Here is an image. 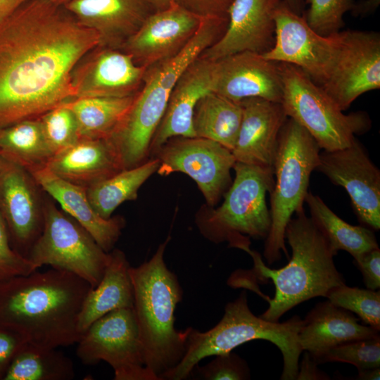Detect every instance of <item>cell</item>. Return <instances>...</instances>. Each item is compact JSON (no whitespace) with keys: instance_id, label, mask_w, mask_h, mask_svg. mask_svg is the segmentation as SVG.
I'll return each mask as SVG.
<instances>
[{"instance_id":"obj_37","label":"cell","mask_w":380,"mask_h":380,"mask_svg":"<svg viewBox=\"0 0 380 380\" xmlns=\"http://www.w3.org/2000/svg\"><path fill=\"white\" fill-rule=\"evenodd\" d=\"M341 362L355 366L359 371L380 367V336L338 345L327 351L320 363Z\"/></svg>"},{"instance_id":"obj_41","label":"cell","mask_w":380,"mask_h":380,"mask_svg":"<svg viewBox=\"0 0 380 380\" xmlns=\"http://www.w3.org/2000/svg\"><path fill=\"white\" fill-rule=\"evenodd\" d=\"M26 343L20 334L0 324V380L4 379L15 355Z\"/></svg>"},{"instance_id":"obj_15","label":"cell","mask_w":380,"mask_h":380,"mask_svg":"<svg viewBox=\"0 0 380 380\" xmlns=\"http://www.w3.org/2000/svg\"><path fill=\"white\" fill-rule=\"evenodd\" d=\"M316 170L346 189L363 226L380 229V171L356 138L346 148L320 151Z\"/></svg>"},{"instance_id":"obj_21","label":"cell","mask_w":380,"mask_h":380,"mask_svg":"<svg viewBox=\"0 0 380 380\" xmlns=\"http://www.w3.org/2000/svg\"><path fill=\"white\" fill-rule=\"evenodd\" d=\"M63 7L99 36V46L120 49L158 11L154 0H71Z\"/></svg>"},{"instance_id":"obj_40","label":"cell","mask_w":380,"mask_h":380,"mask_svg":"<svg viewBox=\"0 0 380 380\" xmlns=\"http://www.w3.org/2000/svg\"><path fill=\"white\" fill-rule=\"evenodd\" d=\"M202 18H228L233 0H171Z\"/></svg>"},{"instance_id":"obj_29","label":"cell","mask_w":380,"mask_h":380,"mask_svg":"<svg viewBox=\"0 0 380 380\" xmlns=\"http://www.w3.org/2000/svg\"><path fill=\"white\" fill-rule=\"evenodd\" d=\"M305 202L310 218L332 250L349 253L354 259L379 248L374 230L365 226L350 224L336 215L318 196L308 191Z\"/></svg>"},{"instance_id":"obj_31","label":"cell","mask_w":380,"mask_h":380,"mask_svg":"<svg viewBox=\"0 0 380 380\" xmlns=\"http://www.w3.org/2000/svg\"><path fill=\"white\" fill-rule=\"evenodd\" d=\"M0 156L30 173L46 166L52 154L38 118L0 129Z\"/></svg>"},{"instance_id":"obj_49","label":"cell","mask_w":380,"mask_h":380,"mask_svg":"<svg viewBox=\"0 0 380 380\" xmlns=\"http://www.w3.org/2000/svg\"><path fill=\"white\" fill-rule=\"evenodd\" d=\"M44 1H49L51 4H53L58 6H63L71 0H44Z\"/></svg>"},{"instance_id":"obj_47","label":"cell","mask_w":380,"mask_h":380,"mask_svg":"<svg viewBox=\"0 0 380 380\" xmlns=\"http://www.w3.org/2000/svg\"><path fill=\"white\" fill-rule=\"evenodd\" d=\"M285 4L294 13L302 15L305 0H284Z\"/></svg>"},{"instance_id":"obj_23","label":"cell","mask_w":380,"mask_h":380,"mask_svg":"<svg viewBox=\"0 0 380 380\" xmlns=\"http://www.w3.org/2000/svg\"><path fill=\"white\" fill-rule=\"evenodd\" d=\"M212 65L213 61L200 56L179 77L152 138L149 156H155L172 137H196L193 127L194 111L199 99L211 91Z\"/></svg>"},{"instance_id":"obj_8","label":"cell","mask_w":380,"mask_h":380,"mask_svg":"<svg viewBox=\"0 0 380 380\" xmlns=\"http://www.w3.org/2000/svg\"><path fill=\"white\" fill-rule=\"evenodd\" d=\"M235 177L224 194L222 205L205 206L196 215L202 234L215 243L228 241L240 248L250 244L249 237L266 239L271 218L266 195L274 187L273 170L236 162Z\"/></svg>"},{"instance_id":"obj_3","label":"cell","mask_w":380,"mask_h":380,"mask_svg":"<svg viewBox=\"0 0 380 380\" xmlns=\"http://www.w3.org/2000/svg\"><path fill=\"white\" fill-rule=\"evenodd\" d=\"M284 239L291 247V258L280 269L266 267L249 246L242 248L252 256L259 279H270L274 286V296L266 298L269 307L260 316L270 322H279L297 305L315 297L326 298L331 289L346 284L334 264L336 253L305 210L289 220Z\"/></svg>"},{"instance_id":"obj_25","label":"cell","mask_w":380,"mask_h":380,"mask_svg":"<svg viewBox=\"0 0 380 380\" xmlns=\"http://www.w3.org/2000/svg\"><path fill=\"white\" fill-rule=\"evenodd\" d=\"M358 321L354 313L329 300L319 303L303 320L298 336L299 344L303 351L320 364L324 354L338 345L379 335V331Z\"/></svg>"},{"instance_id":"obj_32","label":"cell","mask_w":380,"mask_h":380,"mask_svg":"<svg viewBox=\"0 0 380 380\" xmlns=\"http://www.w3.org/2000/svg\"><path fill=\"white\" fill-rule=\"evenodd\" d=\"M157 158L147 160L141 165L124 169L87 189L88 198L96 212L108 219L122 203L134 201L141 185L159 167Z\"/></svg>"},{"instance_id":"obj_10","label":"cell","mask_w":380,"mask_h":380,"mask_svg":"<svg viewBox=\"0 0 380 380\" xmlns=\"http://www.w3.org/2000/svg\"><path fill=\"white\" fill-rule=\"evenodd\" d=\"M41 234L27 258L38 270L43 265L63 270L87 281L92 288L101 280L110 260L92 236L51 200L43 201Z\"/></svg>"},{"instance_id":"obj_36","label":"cell","mask_w":380,"mask_h":380,"mask_svg":"<svg viewBox=\"0 0 380 380\" xmlns=\"http://www.w3.org/2000/svg\"><path fill=\"white\" fill-rule=\"evenodd\" d=\"M309 7L304 16L309 26L324 37L335 34L343 27L346 13L352 11L354 0H305Z\"/></svg>"},{"instance_id":"obj_4","label":"cell","mask_w":380,"mask_h":380,"mask_svg":"<svg viewBox=\"0 0 380 380\" xmlns=\"http://www.w3.org/2000/svg\"><path fill=\"white\" fill-rule=\"evenodd\" d=\"M226 18H203L187 45L175 56L147 68L143 84L109 139L123 169L141 165L149 157L152 138L165 114L171 91L181 74L224 34Z\"/></svg>"},{"instance_id":"obj_20","label":"cell","mask_w":380,"mask_h":380,"mask_svg":"<svg viewBox=\"0 0 380 380\" xmlns=\"http://www.w3.org/2000/svg\"><path fill=\"white\" fill-rule=\"evenodd\" d=\"M284 0H233L222 37L201 57L214 61L243 51L262 54L273 46L274 13Z\"/></svg>"},{"instance_id":"obj_7","label":"cell","mask_w":380,"mask_h":380,"mask_svg":"<svg viewBox=\"0 0 380 380\" xmlns=\"http://www.w3.org/2000/svg\"><path fill=\"white\" fill-rule=\"evenodd\" d=\"M319 153L312 137L288 118L279 134L273 163L275 180L270 193L271 224L263 251L268 265L278 261L281 253L289 258L285 229L293 215L304 210L310 177L318 165Z\"/></svg>"},{"instance_id":"obj_16","label":"cell","mask_w":380,"mask_h":380,"mask_svg":"<svg viewBox=\"0 0 380 380\" xmlns=\"http://www.w3.org/2000/svg\"><path fill=\"white\" fill-rule=\"evenodd\" d=\"M32 175L0 156V215L13 249L27 258L43 229V201Z\"/></svg>"},{"instance_id":"obj_42","label":"cell","mask_w":380,"mask_h":380,"mask_svg":"<svg viewBox=\"0 0 380 380\" xmlns=\"http://www.w3.org/2000/svg\"><path fill=\"white\" fill-rule=\"evenodd\" d=\"M354 263L362 273L367 289L379 290L380 288L379 248L371 250L354 259Z\"/></svg>"},{"instance_id":"obj_17","label":"cell","mask_w":380,"mask_h":380,"mask_svg":"<svg viewBox=\"0 0 380 380\" xmlns=\"http://www.w3.org/2000/svg\"><path fill=\"white\" fill-rule=\"evenodd\" d=\"M203 18L171 1L150 15L122 45L139 66L148 68L178 54L198 31Z\"/></svg>"},{"instance_id":"obj_6","label":"cell","mask_w":380,"mask_h":380,"mask_svg":"<svg viewBox=\"0 0 380 380\" xmlns=\"http://www.w3.org/2000/svg\"><path fill=\"white\" fill-rule=\"evenodd\" d=\"M303 319L295 315L284 322H270L255 315L243 291L224 308L220 321L212 329L201 332L187 328L186 350L178 365L160 376V380H182L191 376L194 367L203 358L231 352L248 341L262 339L277 346L283 356L282 380H295L303 350L298 332Z\"/></svg>"},{"instance_id":"obj_35","label":"cell","mask_w":380,"mask_h":380,"mask_svg":"<svg viewBox=\"0 0 380 380\" xmlns=\"http://www.w3.org/2000/svg\"><path fill=\"white\" fill-rule=\"evenodd\" d=\"M38 119L52 156L80 139L76 118L65 103L49 110Z\"/></svg>"},{"instance_id":"obj_14","label":"cell","mask_w":380,"mask_h":380,"mask_svg":"<svg viewBox=\"0 0 380 380\" xmlns=\"http://www.w3.org/2000/svg\"><path fill=\"white\" fill-rule=\"evenodd\" d=\"M272 47L262 56L272 61L299 68L322 86L329 77L338 46V32L324 37L314 31L302 15L283 2L274 13Z\"/></svg>"},{"instance_id":"obj_33","label":"cell","mask_w":380,"mask_h":380,"mask_svg":"<svg viewBox=\"0 0 380 380\" xmlns=\"http://www.w3.org/2000/svg\"><path fill=\"white\" fill-rule=\"evenodd\" d=\"M74 376L73 363L62 352L26 343L15 355L3 380H70Z\"/></svg>"},{"instance_id":"obj_26","label":"cell","mask_w":380,"mask_h":380,"mask_svg":"<svg viewBox=\"0 0 380 380\" xmlns=\"http://www.w3.org/2000/svg\"><path fill=\"white\" fill-rule=\"evenodd\" d=\"M46 167L61 178L87 189L124 170L109 139L80 138L53 155Z\"/></svg>"},{"instance_id":"obj_22","label":"cell","mask_w":380,"mask_h":380,"mask_svg":"<svg viewBox=\"0 0 380 380\" xmlns=\"http://www.w3.org/2000/svg\"><path fill=\"white\" fill-rule=\"evenodd\" d=\"M240 102L242 119L232 155L236 162L273 170L279 134L288 118L284 108L260 98Z\"/></svg>"},{"instance_id":"obj_12","label":"cell","mask_w":380,"mask_h":380,"mask_svg":"<svg viewBox=\"0 0 380 380\" xmlns=\"http://www.w3.org/2000/svg\"><path fill=\"white\" fill-rule=\"evenodd\" d=\"M154 158L160 163L158 174L167 176L179 172L187 175L197 184L210 207L217 203L232 182L231 170L236 160L232 151L210 139L172 137Z\"/></svg>"},{"instance_id":"obj_13","label":"cell","mask_w":380,"mask_h":380,"mask_svg":"<svg viewBox=\"0 0 380 380\" xmlns=\"http://www.w3.org/2000/svg\"><path fill=\"white\" fill-rule=\"evenodd\" d=\"M340 110H347L360 95L380 88V34L348 30L338 32L333 66L320 86Z\"/></svg>"},{"instance_id":"obj_28","label":"cell","mask_w":380,"mask_h":380,"mask_svg":"<svg viewBox=\"0 0 380 380\" xmlns=\"http://www.w3.org/2000/svg\"><path fill=\"white\" fill-rule=\"evenodd\" d=\"M241 119V102L210 91L196 103L193 115V127L196 137L217 142L232 151Z\"/></svg>"},{"instance_id":"obj_11","label":"cell","mask_w":380,"mask_h":380,"mask_svg":"<svg viewBox=\"0 0 380 380\" xmlns=\"http://www.w3.org/2000/svg\"><path fill=\"white\" fill-rule=\"evenodd\" d=\"M77 355L85 365L106 362L115 380H159L144 365L133 308L113 310L94 321L77 343Z\"/></svg>"},{"instance_id":"obj_9","label":"cell","mask_w":380,"mask_h":380,"mask_svg":"<svg viewBox=\"0 0 380 380\" xmlns=\"http://www.w3.org/2000/svg\"><path fill=\"white\" fill-rule=\"evenodd\" d=\"M279 65L285 113L312 137L320 149L331 151L346 148L356 134L370 129L371 120L365 112L344 114L299 68L283 63Z\"/></svg>"},{"instance_id":"obj_24","label":"cell","mask_w":380,"mask_h":380,"mask_svg":"<svg viewBox=\"0 0 380 380\" xmlns=\"http://www.w3.org/2000/svg\"><path fill=\"white\" fill-rule=\"evenodd\" d=\"M30 174L39 187L81 224L106 252L112 251L125 224L122 217H102L91 205L86 188L61 178L46 166Z\"/></svg>"},{"instance_id":"obj_1","label":"cell","mask_w":380,"mask_h":380,"mask_svg":"<svg viewBox=\"0 0 380 380\" xmlns=\"http://www.w3.org/2000/svg\"><path fill=\"white\" fill-rule=\"evenodd\" d=\"M98 34L63 7L30 0L0 20V129L75 98L72 72Z\"/></svg>"},{"instance_id":"obj_46","label":"cell","mask_w":380,"mask_h":380,"mask_svg":"<svg viewBox=\"0 0 380 380\" xmlns=\"http://www.w3.org/2000/svg\"><path fill=\"white\" fill-rule=\"evenodd\" d=\"M355 379L358 380H374L380 378L379 367L359 371Z\"/></svg>"},{"instance_id":"obj_2","label":"cell","mask_w":380,"mask_h":380,"mask_svg":"<svg viewBox=\"0 0 380 380\" xmlns=\"http://www.w3.org/2000/svg\"><path fill=\"white\" fill-rule=\"evenodd\" d=\"M92 287L70 272L51 267L0 282V324L27 343L47 348L77 343L84 300Z\"/></svg>"},{"instance_id":"obj_19","label":"cell","mask_w":380,"mask_h":380,"mask_svg":"<svg viewBox=\"0 0 380 380\" xmlns=\"http://www.w3.org/2000/svg\"><path fill=\"white\" fill-rule=\"evenodd\" d=\"M211 91L237 102L260 98L281 103L283 84L279 63L251 51L214 61Z\"/></svg>"},{"instance_id":"obj_34","label":"cell","mask_w":380,"mask_h":380,"mask_svg":"<svg viewBox=\"0 0 380 380\" xmlns=\"http://www.w3.org/2000/svg\"><path fill=\"white\" fill-rule=\"evenodd\" d=\"M336 306L357 315L368 326L380 331V291L350 287L346 284L331 289L327 297Z\"/></svg>"},{"instance_id":"obj_39","label":"cell","mask_w":380,"mask_h":380,"mask_svg":"<svg viewBox=\"0 0 380 380\" xmlns=\"http://www.w3.org/2000/svg\"><path fill=\"white\" fill-rule=\"evenodd\" d=\"M37 270L25 257L11 246L7 228L0 215V282Z\"/></svg>"},{"instance_id":"obj_27","label":"cell","mask_w":380,"mask_h":380,"mask_svg":"<svg viewBox=\"0 0 380 380\" xmlns=\"http://www.w3.org/2000/svg\"><path fill=\"white\" fill-rule=\"evenodd\" d=\"M110 260L99 284L86 296L78 321L82 334L94 321L120 308H133L134 289L129 263L119 249L110 252Z\"/></svg>"},{"instance_id":"obj_5","label":"cell","mask_w":380,"mask_h":380,"mask_svg":"<svg viewBox=\"0 0 380 380\" xmlns=\"http://www.w3.org/2000/svg\"><path fill=\"white\" fill-rule=\"evenodd\" d=\"M168 238L150 260L129 268L134 305L145 366L160 376L176 367L186 350L187 329L175 328V311L182 298L177 277L164 260Z\"/></svg>"},{"instance_id":"obj_45","label":"cell","mask_w":380,"mask_h":380,"mask_svg":"<svg viewBox=\"0 0 380 380\" xmlns=\"http://www.w3.org/2000/svg\"><path fill=\"white\" fill-rule=\"evenodd\" d=\"M30 0H0V20L8 17Z\"/></svg>"},{"instance_id":"obj_18","label":"cell","mask_w":380,"mask_h":380,"mask_svg":"<svg viewBox=\"0 0 380 380\" xmlns=\"http://www.w3.org/2000/svg\"><path fill=\"white\" fill-rule=\"evenodd\" d=\"M146 70L121 49L97 46L80 61L72 72L75 98L136 95Z\"/></svg>"},{"instance_id":"obj_44","label":"cell","mask_w":380,"mask_h":380,"mask_svg":"<svg viewBox=\"0 0 380 380\" xmlns=\"http://www.w3.org/2000/svg\"><path fill=\"white\" fill-rule=\"evenodd\" d=\"M380 4V0H361L355 3L352 13L355 16L365 17L376 11Z\"/></svg>"},{"instance_id":"obj_38","label":"cell","mask_w":380,"mask_h":380,"mask_svg":"<svg viewBox=\"0 0 380 380\" xmlns=\"http://www.w3.org/2000/svg\"><path fill=\"white\" fill-rule=\"evenodd\" d=\"M215 358L203 367H194L191 374L196 373L205 380H246L251 372L246 360L236 353L228 352L215 355Z\"/></svg>"},{"instance_id":"obj_48","label":"cell","mask_w":380,"mask_h":380,"mask_svg":"<svg viewBox=\"0 0 380 380\" xmlns=\"http://www.w3.org/2000/svg\"><path fill=\"white\" fill-rule=\"evenodd\" d=\"M154 1L156 2V4L158 7V11H161L165 8H167L171 3V0H154Z\"/></svg>"},{"instance_id":"obj_43","label":"cell","mask_w":380,"mask_h":380,"mask_svg":"<svg viewBox=\"0 0 380 380\" xmlns=\"http://www.w3.org/2000/svg\"><path fill=\"white\" fill-rule=\"evenodd\" d=\"M318 364L310 355L308 352H305L300 365H298V370L296 377L297 380H329L330 376L320 370Z\"/></svg>"},{"instance_id":"obj_30","label":"cell","mask_w":380,"mask_h":380,"mask_svg":"<svg viewBox=\"0 0 380 380\" xmlns=\"http://www.w3.org/2000/svg\"><path fill=\"white\" fill-rule=\"evenodd\" d=\"M135 96L80 97L65 104L76 118L80 138L110 139L128 113Z\"/></svg>"}]
</instances>
